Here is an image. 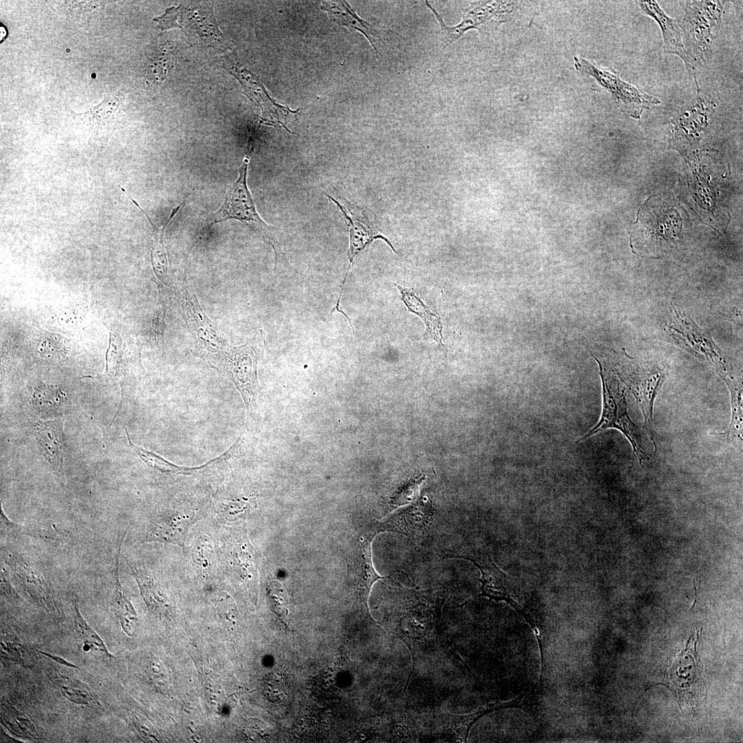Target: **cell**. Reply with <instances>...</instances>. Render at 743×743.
Listing matches in <instances>:
<instances>
[{
    "label": "cell",
    "instance_id": "cell-27",
    "mask_svg": "<svg viewBox=\"0 0 743 743\" xmlns=\"http://www.w3.org/2000/svg\"><path fill=\"white\" fill-rule=\"evenodd\" d=\"M114 96H107L103 103L84 114L94 133L105 132L111 125L120 102Z\"/></svg>",
    "mask_w": 743,
    "mask_h": 743
},
{
    "label": "cell",
    "instance_id": "cell-16",
    "mask_svg": "<svg viewBox=\"0 0 743 743\" xmlns=\"http://www.w3.org/2000/svg\"><path fill=\"white\" fill-rule=\"evenodd\" d=\"M637 2L643 12L654 19L659 25L663 34L664 52L679 56L685 64L686 54L680 21L667 15L655 1Z\"/></svg>",
    "mask_w": 743,
    "mask_h": 743
},
{
    "label": "cell",
    "instance_id": "cell-33",
    "mask_svg": "<svg viewBox=\"0 0 743 743\" xmlns=\"http://www.w3.org/2000/svg\"><path fill=\"white\" fill-rule=\"evenodd\" d=\"M1 652V657L8 660L25 665L27 663L25 658L26 655L25 647L14 639L5 638L2 636Z\"/></svg>",
    "mask_w": 743,
    "mask_h": 743
},
{
    "label": "cell",
    "instance_id": "cell-34",
    "mask_svg": "<svg viewBox=\"0 0 743 743\" xmlns=\"http://www.w3.org/2000/svg\"><path fill=\"white\" fill-rule=\"evenodd\" d=\"M422 481L423 478H415L402 486L391 498L392 504L400 506L411 502L418 494L419 486Z\"/></svg>",
    "mask_w": 743,
    "mask_h": 743
},
{
    "label": "cell",
    "instance_id": "cell-35",
    "mask_svg": "<svg viewBox=\"0 0 743 743\" xmlns=\"http://www.w3.org/2000/svg\"><path fill=\"white\" fill-rule=\"evenodd\" d=\"M37 652L39 653H40V654H42L45 655V656H48L49 658H50L51 659H52L53 660H54L55 662H56V663H59L61 665H63L68 667L78 668L77 666H76L75 665L72 664V663L66 660L65 659L61 658V656H56V655H54V654H50V653L45 652H43V651L37 650Z\"/></svg>",
    "mask_w": 743,
    "mask_h": 743
},
{
    "label": "cell",
    "instance_id": "cell-25",
    "mask_svg": "<svg viewBox=\"0 0 743 743\" xmlns=\"http://www.w3.org/2000/svg\"><path fill=\"white\" fill-rule=\"evenodd\" d=\"M731 396V418L730 424L722 433L729 443L739 448L742 445V385L729 388Z\"/></svg>",
    "mask_w": 743,
    "mask_h": 743
},
{
    "label": "cell",
    "instance_id": "cell-30",
    "mask_svg": "<svg viewBox=\"0 0 743 743\" xmlns=\"http://www.w3.org/2000/svg\"><path fill=\"white\" fill-rule=\"evenodd\" d=\"M1 718L4 725L15 734L25 738L35 737L36 733L34 724L25 714L3 704L1 708Z\"/></svg>",
    "mask_w": 743,
    "mask_h": 743
},
{
    "label": "cell",
    "instance_id": "cell-28",
    "mask_svg": "<svg viewBox=\"0 0 743 743\" xmlns=\"http://www.w3.org/2000/svg\"><path fill=\"white\" fill-rule=\"evenodd\" d=\"M54 681L63 697L72 703L90 706L97 702L89 689L77 680L65 676H58Z\"/></svg>",
    "mask_w": 743,
    "mask_h": 743
},
{
    "label": "cell",
    "instance_id": "cell-36",
    "mask_svg": "<svg viewBox=\"0 0 743 743\" xmlns=\"http://www.w3.org/2000/svg\"><path fill=\"white\" fill-rule=\"evenodd\" d=\"M693 583H694V589H695V595H696V600H695V601H694V603H693V606H692L691 609H692V608H693V607H694V605H695V604H696V599H697V590H696V583H695V581H694V580H693Z\"/></svg>",
    "mask_w": 743,
    "mask_h": 743
},
{
    "label": "cell",
    "instance_id": "cell-2",
    "mask_svg": "<svg viewBox=\"0 0 743 743\" xmlns=\"http://www.w3.org/2000/svg\"><path fill=\"white\" fill-rule=\"evenodd\" d=\"M619 378L627 391L634 396L644 418L646 431L654 444L653 412L655 399L666 378L664 365L632 357L623 349L621 352L605 349Z\"/></svg>",
    "mask_w": 743,
    "mask_h": 743
},
{
    "label": "cell",
    "instance_id": "cell-14",
    "mask_svg": "<svg viewBox=\"0 0 743 743\" xmlns=\"http://www.w3.org/2000/svg\"><path fill=\"white\" fill-rule=\"evenodd\" d=\"M2 555L26 592L38 603L51 610L54 603L50 584L30 560L11 551L3 552Z\"/></svg>",
    "mask_w": 743,
    "mask_h": 743
},
{
    "label": "cell",
    "instance_id": "cell-6",
    "mask_svg": "<svg viewBox=\"0 0 743 743\" xmlns=\"http://www.w3.org/2000/svg\"><path fill=\"white\" fill-rule=\"evenodd\" d=\"M574 61L576 69L592 77L610 92L619 108L628 116L639 119L644 111L660 104L658 98L623 80L614 71L580 56H574Z\"/></svg>",
    "mask_w": 743,
    "mask_h": 743
},
{
    "label": "cell",
    "instance_id": "cell-26",
    "mask_svg": "<svg viewBox=\"0 0 743 743\" xmlns=\"http://www.w3.org/2000/svg\"><path fill=\"white\" fill-rule=\"evenodd\" d=\"M191 557L199 575L203 578L213 575L215 569V556L213 543L205 535L201 534L191 546Z\"/></svg>",
    "mask_w": 743,
    "mask_h": 743
},
{
    "label": "cell",
    "instance_id": "cell-29",
    "mask_svg": "<svg viewBox=\"0 0 743 743\" xmlns=\"http://www.w3.org/2000/svg\"><path fill=\"white\" fill-rule=\"evenodd\" d=\"M32 403L40 411L58 412L67 400L65 394L58 387L41 385L32 394Z\"/></svg>",
    "mask_w": 743,
    "mask_h": 743
},
{
    "label": "cell",
    "instance_id": "cell-15",
    "mask_svg": "<svg viewBox=\"0 0 743 743\" xmlns=\"http://www.w3.org/2000/svg\"><path fill=\"white\" fill-rule=\"evenodd\" d=\"M34 427L43 454L60 482L64 483V435L62 420H36L34 422Z\"/></svg>",
    "mask_w": 743,
    "mask_h": 743
},
{
    "label": "cell",
    "instance_id": "cell-21",
    "mask_svg": "<svg viewBox=\"0 0 743 743\" xmlns=\"http://www.w3.org/2000/svg\"><path fill=\"white\" fill-rule=\"evenodd\" d=\"M394 285L398 288L402 296V301L408 310L420 317L426 326L429 335L446 349L442 343V326L439 315L431 312L429 308L425 305L424 302L413 290L403 288L398 284Z\"/></svg>",
    "mask_w": 743,
    "mask_h": 743
},
{
    "label": "cell",
    "instance_id": "cell-23",
    "mask_svg": "<svg viewBox=\"0 0 743 743\" xmlns=\"http://www.w3.org/2000/svg\"><path fill=\"white\" fill-rule=\"evenodd\" d=\"M128 197L145 215V216L148 218L149 221L151 222V224L152 225V226L154 228V230H153V233H154L153 240L152 241L151 246V257L152 266H153V270H154L157 277L160 280L162 281L163 283H166V279L167 278V272H168L169 261H168V257H167L165 246L164 245V240H163L164 233V230H165L166 226L170 223V222L175 217V215L177 213L179 210L183 206L184 202L182 203L181 204L178 205L175 208H173V211L171 213V215H170L169 219H167L166 223L164 224V226L162 227H161V228H158V227L155 226V224L151 221L149 217L145 213V212L138 205L137 202L135 201L133 199H132L129 195H128Z\"/></svg>",
    "mask_w": 743,
    "mask_h": 743
},
{
    "label": "cell",
    "instance_id": "cell-8",
    "mask_svg": "<svg viewBox=\"0 0 743 743\" xmlns=\"http://www.w3.org/2000/svg\"><path fill=\"white\" fill-rule=\"evenodd\" d=\"M222 367L241 394L247 411L256 407L259 385L257 380V356L247 345L230 347L221 354Z\"/></svg>",
    "mask_w": 743,
    "mask_h": 743
},
{
    "label": "cell",
    "instance_id": "cell-9",
    "mask_svg": "<svg viewBox=\"0 0 743 743\" xmlns=\"http://www.w3.org/2000/svg\"><path fill=\"white\" fill-rule=\"evenodd\" d=\"M513 2L510 1H484L468 8L464 11L461 21L454 26H448L441 15L428 3L425 5L436 17L441 30L442 40L447 47L471 29L480 30L486 25L502 21V16L513 11Z\"/></svg>",
    "mask_w": 743,
    "mask_h": 743
},
{
    "label": "cell",
    "instance_id": "cell-32",
    "mask_svg": "<svg viewBox=\"0 0 743 743\" xmlns=\"http://www.w3.org/2000/svg\"><path fill=\"white\" fill-rule=\"evenodd\" d=\"M36 349L41 356L49 359H59L65 354L63 344L58 337L50 335L41 337Z\"/></svg>",
    "mask_w": 743,
    "mask_h": 743
},
{
    "label": "cell",
    "instance_id": "cell-11",
    "mask_svg": "<svg viewBox=\"0 0 743 743\" xmlns=\"http://www.w3.org/2000/svg\"><path fill=\"white\" fill-rule=\"evenodd\" d=\"M327 197L331 200L333 203L336 204L338 208L342 212L344 217L348 220L349 225V247L347 255L349 263L345 277L342 283L338 299L336 304V305L339 306L343 288L349 270L353 265L354 259L366 246L369 245L376 239H382L391 247L394 252H398L389 239L376 230L372 224L369 222V219L360 208L349 203L346 200L341 199L340 200H337L328 195H327Z\"/></svg>",
    "mask_w": 743,
    "mask_h": 743
},
{
    "label": "cell",
    "instance_id": "cell-7",
    "mask_svg": "<svg viewBox=\"0 0 743 743\" xmlns=\"http://www.w3.org/2000/svg\"><path fill=\"white\" fill-rule=\"evenodd\" d=\"M248 164L249 158L245 155L237 179L228 188L223 204L213 214L210 224L213 225L231 219L238 220L262 235L274 249L270 227L257 211L247 186Z\"/></svg>",
    "mask_w": 743,
    "mask_h": 743
},
{
    "label": "cell",
    "instance_id": "cell-12",
    "mask_svg": "<svg viewBox=\"0 0 743 743\" xmlns=\"http://www.w3.org/2000/svg\"><path fill=\"white\" fill-rule=\"evenodd\" d=\"M698 88L696 98L683 107L673 121V138L678 144L696 142L718 107L714 98L702 94Z\"/></svg>",
    "mask_w": 743,
    "mask_h": 743
},
{
    "label": "cell",
    "instance_id": "cell-5",
    "mask_svg": "<svg viewBox=\"0 0 743 743\" xmlns=\"http://www.w3.org/2000/svg\"><path fill=\"white\" fill-rule=\"evenodd\" d=\"M658 207V206H657ZM640 209L634 227V239L630 240L632 249L645 255H658L674 245L680 234L681 219L671 208Z\"/></svg>",
    "mask_w": 743,
    "mask_h": 743
},
{
    "label": "cell",
    "instance_id": "cell-10",
    "mask_svg": "<svg viewBox=\"0 0 743 743\" xmlns=\"http://www.w3.org/2000/svg\"><path fill=\"white\" fill-rule=\"evenodd\" d=\"M383 532L381 524H372L363 528L355 538L349 557V575L358 594L363 599L369 594L372 585L384 579L373 565L372 542L378 532Z\"/></svg>",
    "mask_w": 743,
    "mask_h": 743
},
{
    "label": "cell",
    "instance_id": "cell-3",
    "mask_svg": "<svg viewBox=\"0 0 743 743\" xmlns=\"http://www.w3.org/2000/svg\"><path fill=\"white\" fill-rule=\"evenodd\" d=\"M724 2L687 1L680 21L687 69L691 72L711 53L715 31L721 22Z\"/></svg>",
    "mask_w": 743,
    "mask_h": 743
},
{
    "label": "cell",
    "instance_id": "cell-24",
    "mask_svg": "<svg viewBox=\"0 0 743 743\" xmlns=\"http://www.w3.org/2000/svg\"><path fill=\"white\" fill-rule=\"evenodd\" d=\"M133 574L148 607L155 613H162L166 606L164 595L151 574L144 566L131 565Z\"/></svg>",
    "mask_w": 743,
    "mask_h": 743
},
{
    "label": "cell",
    "instance_id": "cell-22",
    "mask_svg": "<svg viewBox=\"0 0 743 743\" xmlns=\"http://www.w3.org/2000/svg\"><path fill=\"white\" fill-rule=\"evenodd\" d=\"M73 617L75 629L81 640L82 649L101 660H108L112 658L102 638L82 616L78 605L73 601Z\"/></svg>",
    "mask_w": 743,
    "mask_h": 743
},
{
    "label": "cell",
    "instance_id": "cell-31",
    "mask_svg": "<svg viewBox=\"0 0 743 743\" xmlns=\"http://www.w3.org/2000/svg\"><path fill=\"white\" fill-rule=\"evenodd\" d=\"M267 599L272 611L286 619L288 613V598L283 586L278 581L270 582L267 587Z\"/></svg>",
    "mask_w": 743,
    "mask_h": 743
},
{
    "label": "cell",
    "instance_id": "cell-20",
    "mask_svg": "<svg viewBox=\"0 0 743 743\" xmlns=\"http://www.w3.org/2000/svg\"><path fill=\"white\" fill-rule=\"evenodd\" d=\"M120 545L117 551L114 571V586L112 593V607L125 633L132 636L138 626L137 614L125 595L119 581V555Z\"/></svg>",
    "mask_w": 743,
    "mask_h": 743
},
{
    "label": "cell",
    "instance_id": "cell-4",
    "mask_svg": "<svg viewBox=\"0 0 743 743\" xmlns=\"http://www.w3.org/2000/svg\"><path fill=\"white\" fill-rule=\"evenodd\" d=\"M666 330L674 343L707 362L726 385L742 381L710 334L684 312L673 308Z\"/></svg>",
    "mask_w": 743,
    "mask_h": 743
},
{
    "label": "cell",
    "instance_id": "cell-17",
    "mask_svg": "<svg viewBox=\"0 0 743 743\" xmlns=\"http://www.w3.org/2000/svg\"><path fill=\"white\" fill-rule=\"evenodd\" d=\"M129 443L132 449L139 456V457L150 468L155 470L162 473L169 474H177V475H195L202 472L208 470L216 465L224 462L227 459L230 458L233 451L236 448L237 442L234 443L226 452L223 453L218 457L212 459L207 462L204 465L200 466L187 467L175 464L171 462L166 460L158 454L149 451L142 447H140L134 444L129 438V435L127 429H125Z\"/></svg>",
    "mask_w": 743,
    "mask_h": 743
},
{
    "label": "cell",
    "instance_id": "cell-13",
    "mask_svg": "<svg viewBox=\"0 0 743 743\" xmlns=\"http://www.w3.org/2000/svg\"><path fill=\"white\" fill-rule=\"evenodd\" d=\"M196 518L195 513L175 509L157 515L147 524L144 541L169 543L182 547Z\"/></svg>",
    "mask_w": 743,
    "mask_h": 743
},
{
    "label": "cell",
    "instance_id": "cell-18",
    "mask_svg": "<svg viewBox=\"0 0 743 743\" xmlns=\"http://www.w3.org/2000/svg\"><path fill=\"white\" fill-rule=\"evenodd\" d=\"M433 508L427 502L415 505L382 524L384 531L389 530L409 537L422 535L430 522Z\"/></svg>",
    "mask_w": 743,
    "mask_h": 743
},
{
    "label": "cell",
    "instance_id": "cell-1",
    "mask_svg": "<svg viewBox=\"0 0 743 743\" xmlns=\"http://www.w3.org/2000/svg\"><path fill=\"white\" fill-rule=\"evenodd\" d=\"M598 363L602 383V411L599 422L576 442L585 440L609 429L620 431L631 444L633 452L640 466L649 460L645 452L639 429L630 418L626 396L627 389L616 373L606 351L592 354Z\"/></svg>",
    "mask_w": 743,
    "mask_h": 743
},
{
    "label": "cell",
    "instance_id": "cell-19",
    "mask_svg": "<svg viewBox=\"0 0 743 743\" xmlns=\"http://www.w3.org/2000/svg\"><path fill=\"white\" fill-rule=\"evenodd\" d=\"M321 9L325 10L335 23L363 34L376 52L379 53L376 45L383 41L378 36V32L369 23L358 17L347 2L324 1L322 3Z\"/></svg>",
    "mask_w": 743,
    "mask_h": 743
}]
</instances>
